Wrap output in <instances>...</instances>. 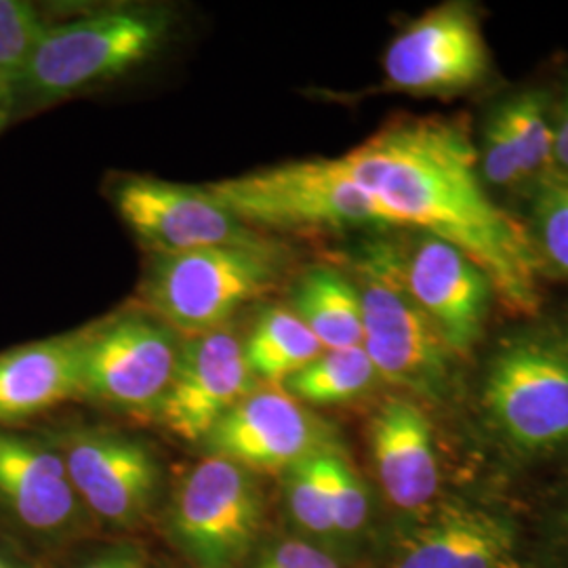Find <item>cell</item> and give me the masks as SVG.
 <instances>
[{
	"instance_id": "6da1fadb",
	"label": "cell",
	"mask_w": 568,
	"mask_h": 568,
	"mask_svg": "<svg viewBox=\"0 0 568 568\" xmlns=\"http://www.w3.org/2000/svg\"><path fill=\"white\" fill-rule=\"evenodd\" d=\"M337 159L387 225L462 248L511 312L539 307L541 265L527 230L490 199L464 124L438 116L398 119Z\"/></svg>"
},
{
	"instance_id": "7a4b0ae2",
	"label": "cell",
	"mask_w": 568,
	"mask_h": 568,
	"mask_svg": "<svg viewBox=\"0 0 568 568\" xmlns=\"http://www.w3.org/2000/svg\"><path fill=\"white\" fill-rule=\"evenodd\" d=\"M171 23L164 9L133 7L47 26L16 84V116L142 65L163 47Z\"/></svg>"
},
{
	"instance_id": "3957f363",
	"label": "cell",
	"mask_w": 568,
	"mask_h": 568,
	"mask_svg": "<svg viewBox=\"0 0 568 568\" xmlns=\"http://www.w3.org/2000/svg\"><path fill=\"white\" fill-rule=\"evenodd\" d=\"M291 255L283 244L264 241L154 255L143 278L150 314L180 337L222 328L244 305L264 300L283 284Z\"/></svg>"
},
{
	"instance_id": "277c9868",
	"label": "cell",
	"mask_w": 568,
	"mask_h": 568,
	"mask_svg": "<svg viewBox=\"0 0 568 568\" xmlns=\"http://www.w3.org/2000/svg\"><path fill=\"white\" fill-rule=\"evenodd\" d=\"M363 305V347L382 382L427 403L453 394V354L415 302L403 276L400 251L379 241L356 257Z\"/></svg>"
},
{
	"instance_id": "5b68a950",
	"label": "cell",
	"mask_w": 568,
	"mask_h": 568,
	"mask_svg": "<svg viewBox=\"0 0 568 568\" xmlns=\"http://www.w3.org/2000/svg\"><path fill=\"white\" fill-rule=\"evenodd\" d=\"M204 190L262 234L387 225L379 206L345 173L337 156L276 164L206 183Z\"/></svg>"
},
{
	"instance_id": "8992f818",
	"label": "cell",
	"mask_w": 568,
	"mask_h": 568,
	"mask_svg": "<svg viewBox=\"0 0 568 568\" xmlns=\"http://www.w3.org/2000/svg\"><path fill=\"white\" fill-rule=\"evenodd\" d=\"M483 410L518 455L568 448V344L560 333H527L499 345L483 379Z\"/></svg>"
},
{
	"instance_id": "52a82bcc",
	"label": "cell",
	"mask_w": 568,
	"mask_h": 568,
	"mask_svg": "<svg viewBox=\"0 0 568 568\" xmlns=\"http://www.w3.org/2000/svg\"><path fill=\"white\" fill-rule=\"evenodd\" d=\"M264 493L253 471L204 457L187 471L169 511V528L196 568H239L264 525Z\"/></svg>"
},
{
	"instance_id": "ba28073f",
	"label": "cell",
	"mask_w": 568,
	"mask_h": 568,
	"mask_svg": "<svg viewBox=\"0 0 568 568\" xmlns=\"http://www.w3.org/2000/svg\"><path fill=\"white\" fill-rule=\"evenodd\" d=\"M182 337L150 312L84 328L81 398L154 415L171 386Z\"/></svg>"
},
{
	"instance_id": "9c48e42d",
	"label": "cell",
	"mask_w": 568,
	"mask_h": 568,
	"mask_svg": "<svg viewBox=\"0 0 568 568\" xmlns=\"http://www.w3.org/2000/svg\"><path fill=\"white\" fill-rule=\"evenodd\" d=\"M490 65L478 16L466 2H447L410 21L387 47L389 89L408 95H455L485 81Z\"/></svg>"
},
{
	"instance_id": "30bf717a",
	"label": "cell",
	"mask_w": 568,
	"mask_h": 568,
	"mask_svg": "<svg viewBox=\"0 0 568 568\" xmlns=\"http://www.w3.org/2000/svg\"><path fill=\"white\" fill-rule=\"evenodd\" d=\"M122 222L154 255L213 246L260 243L267 239L230 213L204 187L124 175L112 187Z\"/></svg>"
},
{
	"instance_id": "8fae6325",
	"label": "cell",
	"mask_w": 568,
	"mask_h": 568,
	"mask_svg": "<svg viewBox=\"0 0 568 568\" xmlns=\"http://www.w3.org/2000/svg\"><path fill=\"white\" fill-rule=\"evenodd\" d=\"M81 504L110 525L131 527L154 508L163 469L142 440L98 427H72L49 440Z\"/></svg>"
},
{
	"instance_id": "7c38bea8",
	"label": "cell",
	"mask_w": 568,
	"mask_h": 568,
	"mask_svg": "<svg viewBox=\"0 0 568 568\" xmlns=\"http://www.w3.org/2000/svg\"><path fill=\"white\" fill-rule=\"evenodd\" d=\"M206 457L248 471H286L305 457L335 447L333 432L278 387L253 389L206 434Z\"/></svg>"
},
{
	"instance_id": "4fadbf2b",
	"label": "cell",
	"mask_w": 568,
	"mask_h": 568,
	"mask_svg": "<svg viewBox=\"0 0 568 568\" xmlns=\"http://www.w3.org/2000/svg\"><path fill=\"white\" fill-rule=\"evenodd\" d=\"M400 251V248H398ZM406 286L455 358L467 356L485 333L497 295L485 270L457 246L415 232L400 251Z\"/></svg>"
},
{
	"instance_id": "5bb4252c",
	"label": "cell",
	"mask_w": 568,
	"mask_h": 568,
	"mask_svg": "<svg viewBox=\"0 0 568 568\" xmlns=\"http://www.w3.org/2000/svg\"><path fill=\"white\" fill-rule=\"evenodd\" d=\"M253 389L255 377L244 358L243 339L225 325L182 337L171 386L154 415L171 434L201 445Z\"/></svg>"
},
{
	"instance_id": "9a60e30c",
	"label": "cell",
	"mask_w": 568,
	"mask_h": 568,
	"mask_svg": "<svg viewBox=\"0 0 568 568\" xmlns=\"http://www.w3.org/2000/svg\"><path fill=\"white\" fill-rule=\"evenodd\" d=\"M0 506L23 530L60 537L77 525L82 504L58 448L0 427Z\"/></svg>"
},
{
	"instance_id": "2e32d148",
	"label": "cell",
	"mask_w": 568,
	"mask_h": 568,
	"mask_svg": "<svg viewBox=\"0 0 568 568\" xmlns=\"http://www.w3.org/2000/svg\"><path fill=\"white\" fill-rule=\"evenodd\" d=\"M392 568H523L518 528L501 511L450 504L415 530Z\"/></svg>"
},
{
	"instance_id": "e0dca14e",
	"label": "cell",
	"mask_w": 568,
	"mask_h": 568,
	"mask_svg": "<svg viewBox=\"0 0 568 568\" xmlns=\"http://www.w3.org/2000/svg\"><path fill=\"white\" fill-rule=\"evenodd\" d=\"M368 440L389 504L403 511L426 509L440 488V464L422 406L408 398H387L371 417Z\"/></svg>"
},
{
	"instance_id": "ac0fdd59",
	"label": "cell",
	"mask_w": 568,
	"mask_h": 568,
	"mask_svg": "<svg viewBox=\"0 0 568 568\" xmlns=\"http://www.w3.org/2000/svg\"><path fill=\"white\" fill-rule=\"evenodd\" d=\"M84 328L0 352V427L81 398Z\"/></svg>"
},
{
	"instance_id": "d6986e66",
	"label": "cell",
	"mask_w": 568,
	"mask_h": 568,
	"mask_svg": "<svg viewBox=\"0 0 568 568\" xmlns=\"http://www.w3.org/2000/svg\"><path fill=\"white\" fill-rule=\"evenodd\" d=\"M291 310L325 349L363 345V305L354 278L331 265L310 267L291 293Z\"/></svg>"
},
{
	"instance_id": "ffe728a7",
	"label": "cell",
	"mask_w": 568,
	"mask_h": 568,
	"mask_svg": "<svg viewBox=\"0 0 568 568\" xmlns=\"http://www.w3.org/2000/svg\"><path fill=\"white\" fill-rule=\"evenodd\" d=\"M243 345L248 371L265 384H284L325 352L300 316L284 305L265 307Z\"/></svg>"
},
{
	"instance_id": "44dd1931",
	"label": "cell",
	"mask_w": 568,
	"mask_h": 568,
	"mask_svg": "<svg viewBox=\"0 0 568 568\" xmlns=\"http://www.w3.org/2000/svg\"><path fill=\"white\" fill-rule=\"evenodd\" d=\"M379 382L365 347L325 349L310 365L291 375L283 389L297 403L312 406L344 405L361 398Z\"/></svg>"
},
{
	"instance_id": "7402d4cb",
	"label": "cell",
	"mask_w": 568,
	"mask_h": 568,
	"mask_svg": "<svg viewBox=\"0 0 568 568\" xmlns=\"http://www.w3.org/2000/svg\"><path fill=\"white\" fill-rule=\"evenodd\" d=\"M493 112L504 122L527 185L558 173L554 161V121L541 93L514 95Z\"/></svg>"
},
{
	"instance_id": "603a6c76",
	"label": "cell",
	"mask_w": 568,
	"mask_h": 568,
	"mask_svg": "<svg viewBox=\"0 0 568 568\" xmlns=\"http://www.w3.org/2000/svg\"><path fill=\"white\" fill-rule=\"evenodd\" d=\"M539 265L568 276V178L551 173L530 185L525 227Z\"/></svg>"
},
{
	"instance_id": "cb8c5ba5",
	"label": "cell",
	"mask_w": 568,
	"mask_h": 568,
	"mask_svg": "<svg viewBox=\"0 0 568 568\" xmlns=\"http://www.w3.org/2000/svg\"><path fill=\"white\" fill-rule=\"evenodd\" d=\"M321 453H314L284 471V495L293 520L314 537L318 546H337L331 520Z\"/></svg>"
},
{
	"instance_id": "d4e9b609",
	"label": "cell",
	"mask_w": 568,
	"mask_h": 568,
	"mask_svg": "<svg viewBox=\"0 0 568 568\" xmlns=\"http://www.w3.org/2000/svg\"><path fill=\"white\" fill-rule=\"evenodd\" d=\"M321 464L337 544L354 541L363 535L371 516L368 493L358 471L339 453V448H325L321 453Z\"/></svg>"
},
{
	"instance_id": "484cf974",
	"label": "cell",
	"mask_w": 568,
	"mask_h": 568,
	"mask_svg": "<svg viewBox=\"0 0 568 568\" xmlns=\"http://www.w3.org/2000/svg\"><path fill=\"white\" fill-rule=\"evenodd\" d=\"M47 23L34 4L0 0V84L16 91Z\"/></svg>"
},
{
	"instance_id": "4316f807",
	"label": "cell",
	"mask_w": 568,
	"mask_h": 568,
	"mask_svg": "<svg viewBox=\"0 0 568 568\" xmlns=\"http://www.w3.org/2000/svg\"><path fill=\"white\" fill-rule=\"evenodd\" d=\"M251 568H342L323 546L305 539H281L255 558Z\"/></svg>"
},
{
	"instance_id": "83f0119b",
	"label": "cell",
	"mask_w": 568,
	"mask_h": 568,
	"mask_svg": "<svg viewBox=\"0 0 568 568\" xmlns=\"http://www.w3.org/2000/svg\"><path fill=\"white\" fill-rule=\"evenodd\" d=\"M554 161L556 171L568 178V89L554 121Z\"/></svg>"
},
{
	"instance_id": "f1b7e54d",
	"label": "cell",
	"mask_w": 568,
	"mask_h": 568,
	"mask_svg": "<svg viewBox=\"0 0 568 568\" xmlns=\"http://www.w3.org/2000/svg\"><path fill=\"white\" fill-rule=\"evenodd\" d=\"M81 568H148L142 554L133 548H116L95 556Z\"/></svg>"
},
{
	"instance_id": "f546056e",
	"label": "cell",
	"mask_w": 568,
	"mask_h": 568,
	"mask_svg": "<svg viewBox=\"0 0 568 568\" xmlns=\"http://www.w3.org/2000/svg\"><path fill=\"white\" fill-rule=\"evenodd\" d=\"M16 116V100H13V91L4 84H0V133L2 129L11 122Z\"/></svg>"
},
{
	"instance_id": "4dcf8cb0",
	"label": "cell",
	"mask_w": 568,
	"mask_h": 568,
	"mask_svg": "<svg viewBox=\"0 0 568 568\" xmlns=\"http://www.w3.org/2000/svg\"><path fill=\"white\" fill-rule=\"evenodd\" d=\"M0 568H23L13 556H9L7 551H0Z\"/></svg>"
},
{
	"instance_id": "1f68e13d",
	"label": "cell",
	"mask_w": 568,
	"mask_h": 568,
	"mask_svg": "<svg viewBox=\"0 0 568 568\" xmlns=\"http://www.w3.org/2000/svg\"><path fill=\"white\" fill-rule=\"evenodd\" d=\"M560 537H562V544L568 551V511H565L560 518Z\"/></svg>"
},
{
	"instance_id": "d6a6232c",
	"label": "cell",
	"mask_w": 568,
	"mask_h": 568,
	"mask_svg": "<svg viewBox=\"0 0 568 568\" xmlns=\"http://www.w3.org/2000/svg\"><path fill=\"white\" fill-rule=\"evenodd\" d=\"M560 335H562V339H565V342H567V344H568V323H567V326H565V328H562V331H560Z\"/></svg>"
}]
</instances>
